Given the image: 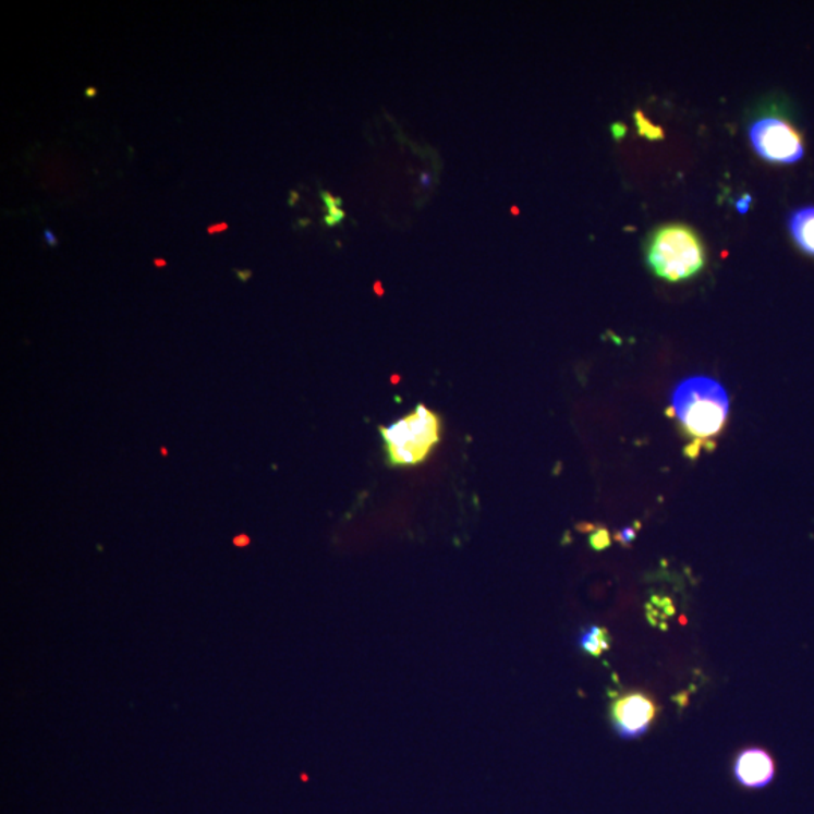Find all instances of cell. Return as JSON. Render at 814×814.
I'll return each mask as SVG.
<instances>
[{"label": "cell", "instance_id": "6da1fadb", "mask_svg": "<svg viewBox=\"0 0 814 814\" xmlns=\"http://www.w3.org/2000/svg\"><path fill=\"white\" fill-rule=\"evenodd\" d=\"M672 411L694 442H709L721 434L729 416L726 389L709 377H691L675 389Z\"/></svg>", "mask_w": 814, "mask_h": 814}, {"label": "cell", "instance_id": "7a4b0ae2", "mask_svg": "<svg viewBox=\"0 0 814 814\" xmlns=\"http://www.w3.org/2000/svg\"><path fill=\"white\" fill-rule=\"evenodd\" d=\"M653 274L668 282L694 278L706 266V251L692 228L670 223L653 233L647 246Z\"/></svg>", "mask_w": 814, "mask_h": 814}, {"label": "cell", "instance_id": "3957f363", "mask_svg": "<svg viewBox=\"0 0 814 814\" xmlns=\"http://www.w3.org/2000/svg\"><path fill=\"white\" fill-rule=\"evenodd\" d=\"M389 466H415L426 462L442 438V420L424 404L389 427L380 428Z\"/></svg>", "mask_w": 814, "mask_h": 814}, {"label": "cell", "instance_id": "277c9868", "mask_svg": "<svg viewBox=\"0 0 814 814\" xmlns=\"http://www.w3.org/2000/svg\"><path fill=\"white\" fill-rule=\"evenodd\" d=\"M749 135L754 151L766 162L790 165L804 157L800 133L781 118L765 117L754 121Z\"/></svg>", "mask_w": 814, "mask_h": 814}, {"label": "cell", "instance_id": "5b68a950", "mask_svg": "<svg viewBox=\"0 0 814 814\" xmlns=\"http://www.w3.org/2000/svg\"><path fill=\"white\" fill-rule=\"evenodd\" d=\"M655 700L644 692H629L611 703V721L616 733L624 741L646 734L659 714Z\"/></svg>", "mask_w": 814, "mask_h": 814}, {"label": "cell", "instance_id": "8992f818", "mask_svg": "<svg viewBox=\"0 0 814 814\" xmlns=\"http://www.w3.org/2000/svg\"><path fill=\"white\" fill-rule=\"evenodd\" d=\"M776 762L768 751L763 749L742 750L734 758L733 776L743 789L758 790L768 788L776 778Z\"/></svg>", "mask_w": 814, "mask_h": 814}, {"label": "cell", "instance_id": "52a82bcc", "mask_svg": "<svg viewBox=\"0 0 814 814\" xmlns=\"http://www.w3.org/2000/svg\"><path fill=\"white\" fill-rule=\"evenodd\" d=\"M789 231L804 253L814 255V207H802L789 218Z\"/></svg>", "mask_w": 814, "mask_h": 814}, {"label": "cell", "instance_id": "ba28073f", "mask_svg": "<svg viewBox=\"0 0 814 814\" xmlns=\"http://www.w3.org/2000/svg\"><path fill=\"white\" fill-rule=\"evenodd\" d=\"M582 651L593 658H599L602 653H605L611 648L612 639L609 632L605 628L600 627H588L582 629L580 639H578Z\"/></svg>", "mask_w": 814, "mask_h": 814}, {"label": "cell", "instance_id": "9c48e42d", "mask_svg": "<svg viewBox=\"0 0 814 814\" xmlns=\"http://www.w3.org/2000/svg\"><path fill=\"white\" fill-rule=\"evenodd\" d=\"M633 120L641 136L647 137L648 141L664 139V130L659 125L652 124L641 110L633 113Z\"/></svg>", "mask_w": 814, "mask_h": 814}, {"label": "cell", "instance_id": "30bf717a", "mask_svg": "<svg viewBox=\"0 0 814 814\" xmlns=\"http://www.w3.org/2000/svg\"><path fill=\"white\" fill-rule=\"evenodd\" d=\"M590 546L595 550L607 549L611 546V537H609L608 530L599 529L590 536Z\"/></svg>", "mask_w": 814, "mask_h": 814}, {"label": "cell", "instance_id": "8fae6325", "mask_svg": "<svg viewBox=\"0 0 814 814\" xmlns=\"http://www.w3.org/2000/svg\"><path fill=\"white\" fill-rule=\"evenodd\" d=\"M636 537L635 530L632 529H624L621 531V533L617 534V540L621 543V545H629V543L633 542V538Z\"/></svg>", "mask_w": 814, "mask_h": 814}, {"label": "cell", "instance_id": "7c38bea8", "mask_svg": "<svg viewBox=\"0 0 814 814\" xmlns=\"http://www.w3.org/2000/svg\"><path fill=\"white\" fill-rule=\"evenodd\" d=\"M751 204V196L750 195H743L741 199H738L737 208L739 214L745 215L746 211H749Z\"/></svg>", "mask_w": 814, "mask_h": 814}, {"label": "cell", "instance_id": "4fadbf2b", "mask_svg": "<svg viewBox=\"0 0 814 814\" xmlns=\"http://www.w3.org/2000/svg\"><path fill=\"white\" fill-rule=\"evenodd\" d=\"M612 135H615L617 141L623 139L624 135H627L628 129L624 127L623 124L617 123L612 125L611 129Z\"/></svg>", "mask_w": 814, "mask_h": 814}, {"label": "cell", "instance_id": "5bb4252c", "mask_svg": "<svg viewBox=\"0 0 814 814\" xmlns=\"http://www.w3.org/2000/svg\"><path fill=\"white\" fill-rule=\"evenodd\" d=\"M226 230H228V223H226V222H219V223H215V226L208 227L207 228V233L208 234H218V233H222V231H226Z\"/></svg>", "mask_w": 814, "mask_h": 814}, {"label": "cell", "instance_id": "9a60e30c", "mask_svg": "<svg viewBox=\"0 0 814 814\" xmlns=\"http://www.w3.org/2000/svg\"><path fill=\"white\" fill-rule=\"evenodd\" d=\"M45 240L47 245L49 246H58V239L57 235L52 233L50 230L45 231Z\"/></svg>", "mask_w": 814, "mask_h": 814}, {"label": "cell", "instance_id": "2e32d148", "mask_svg": "<svg viewBox=\"0 0 814 814\" xmlns=\"http://www.w3.org/2000/svg\"><path fill=\"white\" fill-rule=\"evenodd\" d=\"M420 181L424 187H430L432 186V174H428V172H424V174L421 175Z\"/></svg>", "mask_w": 814, "mask_h": 814}, {"label": "cell", "instance_id": "e0dca14e", "mask_svg": "<svg viewBox=\"0 0 814 814\" xmlns=\"http://www.w3.org/2000/svg\"><path fill=\"white\" fill-rule=\"evenodd\" d=\"M155 265L157 267H162V266L167 265V262H165V259H162V258H156L155 259Z\"/></svg>", "mask_w": 814, "mask_h": 814}, {"label": "cell", "instance_id": "ac0fdd59", "mask_svg": "<svg viewBox=\"0 0 814 814\" xmlns=\"http://www.w3.org/2000/svg\"><path fill=\"white\" fill-rule=\"evenodd\" d=\"M376 290H377V293H379V294H384V290H380V284H379V282H377V284H376Z\"/></svg>", "mask_w": 814, "mask_h": 814}, {"label": "cell", "instance_id": "d6986e66", "mask_svg": "<svg viewBox=\"0 0 814 814\" xmlns=\"http://www.w3.org/2000/svg\"><path fill=\"white\" fill-rule=\"evenodd\" d=\"M96 94V89H88V96H94Z\"/></svg>", "mask_w": 814, "mask_h": 814}]
</instances>
